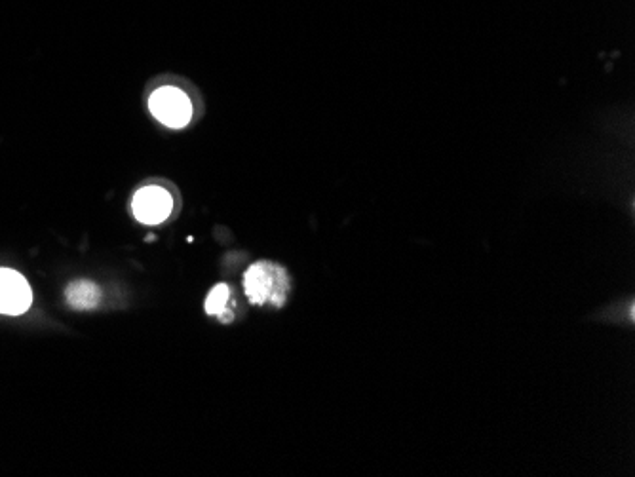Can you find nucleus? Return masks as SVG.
<instances>
[{"label":"nucleus","instance_id":"nucleus-1","mask_svg":"<svg viewBox=\"0 0 635 477\" xmlns=\"http://www.w3.org/2000/svg\"><path fill=\"white\" fill-rule=\"evenodd\" d=\"M289 287L288 270L272 261H257L244 274V293L251 305L282 308L288 301Z\"/></svg>","mask_w":635,"mask_h":477},{"label":"nucleus","instance_id":"nucleus-2","mask_svg":"<svg viewBox=\"0 0 635 477\" xmlns=\"http://www.w3.org/2000/svg\"><path fill=\"white\" fill-rule=\"evenodd\" d=\"M149 107L154 118L168 128H185L193 118L191 99L183 90L174 86L158 88L151 96Z\"/></svg>","mask_w":635,"mask_h":477},{"label":"nucleus","instance_id":"nucleus-3","mask_svg":"<svg viewBox=\"0 0 635 477\" xmlns=\"http://www.w3.org/2000/svg\"><path fill=\"white\" fill-rule=\"evenodd\" d=\"M33 305V291L20 272L0 268V314L21 316Z\"/></svg>","mask_w":635,"mask_h":477},{"label":"nucleus","instance_id":"nucleus-4","mask_svg":"<svg viewBox=\"0 0 635 477\" xmlns=\"http://www.w3.org/2000/svg\"><path fill=\"white\" fill-rule=\"evenodd\" d=\"M174 210L172 194L160 187H145L135 194V219L143 225H160Z\"/></svg>","mask_w":635,"mask_h":477},{"label":"nucleus","instance_id":"nucleus-5","mask_svg":"<svg viewBox=\"0 0 635 477\" xmlns=\"http://www.w3.org/2000/svg\"><path fill=\"white\" fill-rule=\"evenodd\" d=\"M232 287L227 284H217L212 287V291L208 293V299H206V314L208 316H215L219 318L223 324H231L234 320V312H232Z\"/></svg>","mask_w":635,"mask_h":477},{"label":"nucleus","instance_id":"nucleus-6","mask_svg":"<svg viewBox=\"0 0 635 477\" xmlns=\"http://www.w3.org/2000/svg\"><path fill=\"white\" fill-rule=\"evenodd\" d=\"M65 299L75 310H92L101 301V289L90 280H77L67 287Z\"/></svg>","mask_w":635,"mask_h":477}]
</instances>
